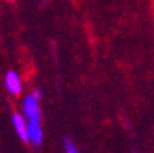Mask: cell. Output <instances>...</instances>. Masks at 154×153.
I'll list each match as a JSON object with an SVG mask.
<instances>
[{"label": "cell", "mask_w": 154, "mask_h": 153, "mask_svg": "<svg viewBox=\"0 0 154 153\" xmlns=\"http://www.w3.org/2000/svg\"><path fill=\"white\" fill-rule=\"evenodd\" d=\"M22 114L26 120H36L41 122V106H39V100L36 97H33L31 94H28L23 102H22Z\"/></svg>", "instance_id": "obj_1"}, {"label": "cell", "mask_w": 154, "mask_h": 153, "mask_svg": "<svg viewBox=\"0 0 154 153\" xmlns=\"http://www.w3.org/2000/svg\"><path fill=\"white\" fill-rule=\"evenodd\" d=\"M11 122H13V127H14V131L16 134L19 136V139L22 142H28V131H26V119L23 117V114L20 113H14L13 117H11Z\"/></svg>", "instance_id": "obj_4"}, {"label": "cell", "mask_w": 154, "mask_h": 153, "mask_svg": "<svg viewBox=\"0 0 154 153\" xmlns=\"http://www.w3.org/2000/svg\"><path fill=\"white\" fill-rule=\"evenodd\" d=\"M31 95H33V97H36V98H38V100H41V97H42V91H41L39 88H36L34 91L31 92Z\"/></svg>", "instance_id": "obj_6"}, {"label": "cell", "mask_w": 154, "mask_h": 153, "mask_svg": "<svg viewBox=\"0 0 154 153\" xmlns=\"http://www.w3.org/2000/svg\"><path fill=\"white\" fill-rule=\"evenodd\" d=\"M64 151H66V153H79L78 147L73 144V141L69 139V138L64 139Z\"/></svg>", "instance_id": "obj_5"}, {"label": "cell", "mask_w": 154, "mask_h": 153, "mask_svg": "<svg viewBox=\"0 0 154 153\" xmlns=\"http://www.w3.org/2000/svg\"><path fill=\"white\" fill-rule=\"evenodd\" d=\"M5 88H6V91L10 92L11 95H20L22 94L23 84H22V80H20L19 74H17L16 70L6 72V75H5Z\"/></svg>", "instance_id": "obj_2"}, {"label": "cell", "mask_w": 154, "mask_h": 153, "mask_svg": "<svg viewBox=\"0 0 154 153\" xmlns=\"http://www.w3.org/2000/svg\"><path fill=\"white\" fill-rule=\"evenodd\" d=\"M26 131H28V142L31 145H41L44 141V130L41 122L36 120H26Z\"/></svg>", "instance_id": "obj_3"}]
</instances>
